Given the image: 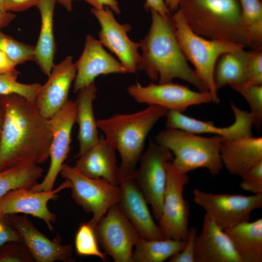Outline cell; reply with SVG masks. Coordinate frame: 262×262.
<instances>
[{
  "label": "cell",
  "mask_w": 262,
  "mask_h": 262,
  "mask_svg": "<svg viewBox=\"0 0 262 262\" xmlns=\"http://www.w3.org/2000/svg\"><path fill=\"white\" fill-rule=\"evenodd\" d=\"M240 188L253 194H262V161L249 169L241 177Z\"/></svg>",
  "instance_id": "obj_35"
},
{
  "label": "cell",
  "mask_w": 262,
  "mask_h": 262,
  "mask_svg": "<svg viewBox=\"0 0 262 262\" xmlns=\"http://www.w3.org/2000/svg\"><path fill=\"white\" fill-rule=\"evenodd\" d=\"M220 156L223 165L229 173L241 177L262 161V137L251 135L223 139Z\"/></svg>",
  "instance_id": "obj_23"
},
{
  "label": "cell",
  "mask_w": 262,
  "mask_h": 262,
  "mask_svg": "<svg viewBox=\"0 0 262 262\" xmlns=\"http://www.w3.org/2000/svg\"><path fill=\"white\" fill-rule=\"evenodd\" d=\"M242 262H262V218L224 230Z\"/></svg>",
  "instance_id": "obj_27"
},
{
  "label": "cell",
  "mask_w": 262,
  "mask_h": 262,
  "mask_svg": "<svg viewBox=\"0 0 262 262\" xmlns=\"http://www.w3.org/2000/svg\"><path fill=\"white\" fill-rule=\"evenodd\" d=\"M176 36L186 59L206 85L212 97L213 102L219 98L214 80V70L218 58L223 54L244 47L235 43L210 39L194 32L181 13L177 10L171 15Z\"/></svg>",
  "instance_id": "obj_6"
},
{
  "label": "cell",
  "mask_w": 262,
  "mask_h": 262,
  "mask_svg": "<svg viewBox=\"0 0 262 262\" xmlns=\"http://www.w3.org/2000/svg\"></svg>",
  "instance_id": "obj_50"
},
{
  "label": "cell",
  "mask_w": 262,
  "mask_h": 262,
  "mask_svg": "<svg viewBox=\"0 0 262 262\" xmlns=\"http://www.w3.org/2000/svg\"><path fill=\"white\" fill-rule=\"evenodd\" d=\"M195 262H242L225 231L205 214L195 243Z\"/></svg>",
  "instance_id": "obj_21"
},
{
  "label": "cell",
  "mask_w": 262,
  "mask_h": 262,
  "mask_svg": "<svg viewBox=\"0 0 262 262\" xmlns=\"http://www.w3.org/2000/svg\"><path fill=\"white\" fill-rule=\"evenodd\" d=\"M76 73L71 56L54 65L48 79L42 85L35 103L44 116L51 118L68 100V94Z\"/></svg>",
  "instance_id": "obj_18"
},
{
  "label": "cell",
  "mask_w": 262,
  "mask_h": 262,
  "mask_svg": "<svg viewBox=\"0 0 262 262\" xmlns=\"http://www.w3.org/2000/svg\"><path fill=\"white\" fill-rule=\"evenodd\" d=\"M185 240H148L139 237L134 246L132 262H163L180 251Z\"/></svg>",
  "instance_id": "obj_28"
},
{
  "label": "cell",
  "mask_w": 262,
  "mask_h": 262,
  "mask_svg": "<svg viewBox=\"0 0 262 262\" xmlns=\"http://www.w3.org/2000/svg\"><path fill=\"white\" fill-rule=\"evenodd\" d=\"M91 12L100 24L99 42L117 57L126 73H135L140 58V43L132 41L129 37L131 25L118 22L108 7L101 10L92 8Z\"/></svg>",
  "instance_id": "obj_14"
},
{
  "label": "cell",
  "mask_w": 262,
  "mask_h": 262,
  "mask_svg": "<svg viewBox=\"0 0 262 262\" xmlns=\"http://www.w3.org/2000/svg\"><path fill=\"white\" fill-rule=\"evenodd\" d=\"M177 10L199 35L250 47L238 0H180Z\"/></svg>",
  "instance_id": "obj_4"
},
{
  "label": "cell",
  "mask_w": 262,
  "mask_h": 262,
  "mask_svg": "<svg viewBox=\"0 0 262 262\" xmlns=\"http://www.w3.org/2000/svg\"><path fill=\"white\" fill-rule=\"evenodd\" d=\"M19 74L16 69L10 72L0 73V95L16 94L35 102L42 84L19 82L16 81Z\"/></svg>",
  "instance_id": "obj_31"
},
{
  "label": "cell",
  "mask_w": 262,
  "mask_h": 262,
  "mask_svg": "<svg viewBox=\"0 0 262 262\" xmlns=\"http://www.w3.org/2000/svg\"><path fill=\"white\" fill-rule=\"evenodd\" d=\"M11 222L12 227L19 234L21 242L35 261H73L71 245H63L57 240L49 239L40 232L26 216H13Z\"/></svg>",
  "instance_id": "obj_20"
},
{
  "label": "cell",
  "mask_w": 262,
  "mask_h": 262,
  "mask_svg": "<svg viewBox=\"0 0 262 262\" xmlns=\"http://www.w3.org/2000/svg\"><path fill=\"white\" fill-rule=\"evenodd\" d=\"M62 176L69 181L71 196L75 202L92 217L88 223L95 228L109 208L120 199L119 185L100 178H91L79 172L74 166L64 164Z\"/></svg>",
  "instance_id": "obj_7"
},
{
  "label": "cell",
  "mask_w": 262,
  "mask_h": 262,
  "mask_svg": "<svg viewBox=\"0 0 262 262\" xmlns=\"http://www.w3.org/2000/svg\"><path fill=\"white\" fill-rule=\"evenodd\" d=\"M4 0H0V7L3 6V4Z\"/></svg>",
  "instance_id": "obj_48"
},
{
  "label": "cell",
  "mask_w": 262,
  "mask_h": 262,
  "mask_svg": "<svg viewBox=\"0 0 262 262\" xmlns=\"http://www.w3.org/2000/svg\"><path fill=\"white\" fill-rule=\"evenodd\" d=\"M198 234L197 229L192 227L189 228L182 249L175 254L170 259V262H195V243Z\"/></svg>",
  "instance_id": "obj_37"
},
{
  "label": "cell",
  "mask_w": 262,
  "mask_h": 262,
  "mask_svg": "<svg viewBox=\"0 0 262 262\" xmlns=\"http://www.w3.org/2000/svg\"><path fill=\"white\" fill-rule=\"evenodd\" d=\"M21 242H11L0 252V262H32L34 260Z\"/></svg>",
  "instance_id": "obj_36"
},
{
  "label": "cell",
  "mask_w": 262,
  "mask_h": 262,
  "mask_svg": "<svg viewBox=\"0 0 262 262\" xmlns=\"http://www.w3.org/2000/svg\"><path fill=\"white\" fill-rule=\"evenodd\" d=\"M91 5L93 8L101 10L106 7H108L112 11L117 14L120 13V9L117 0H82Z\"/></svg>",
  "instance_id": "obj_42"
},
{
  "label": "cell",
  "mask_w": 262,
  "mask_h": 262,
  "mask_svg": "<svg viewBox=\"0 0 262 262\" xmlns=\"http://www.w3.org/2000/svg\"><path fill=\"white\" fill-rule=\"evenodd\" d=\"M187 174L180 173L167 164V182L164 196L162 212L158 220L163 238L184 240L189 230L190 207L183 192L188 182Z\"/></svg>",
  "instance_id": "obj_10"
},
{
  "label": "cell",
  "mask_w": 262,
  "mask_h": 262,
  "mask_svg": "<svg viewBox=\"0 0 262 262\" xmlns=\"http://www.w3.org/2000/svg\"><path fill=\"white\" fill-rule=\"evenodd\" d=\"M2 121H3V114L2 109L0 105V139L1 133L2 126Z\"/></svg>",
  "instance_id": "obj_47"
},
{
  "label": "cell",
  "mask_w": 262,
  "mask_h": 262,
  "mask_svg": "<svg viewBox=\"0 0 262 262\" xmlns=\"http://www.w3.org/2000/svg\"><path fill=\"white\" fill-rule=\"evenodd\" d=\"M119 186L120 196L117 205L139 236L148 240L163 239L160 228L149 211L148 203L135 180H124Z\"/></svg>",
  "instance_id": "obj_19"
},
{
  "label": "cell",
  "mask_w": 262,
  "mask_h": 262,
  "mask_svg": "<svg viewBox=\"0 0 262 262\" xmlns=\"http://www.w3.org/2000/svg\"><path fill=\"white\" fill-rule=\"evenodd\" d=\"M150 11L151 24L140 42L142 53L138 69L144 71L148 77L158 83L180 79L199 91H208L183 53L171 17L165 18L155 11Z\"/></svg>",
  "instance_id": "obj_2"
},
{
  "label": "cell",
  "mask_w": 262,
  "mask_h": 262,
  "mask_svg": "<svg viewBox=\"0 0 262 262\" xmlns=\"http://www.w3.org/2000/svg\"><path fill=\"white\" fill-rule=\"evenodd\" d=\"M75 115V101L68 99L63 107L49 119L52 133L49 149L50 165L42 181L30 189L32 191L53 190L57 177L70 150Z\"/></svg>",
  "instance_id": "obj_13"
},
{
  "label": "cell",
  "mask_w": 262,
  "mask_h": 262,
  "mask_svg": "<svg viewBox=\"0 0 262 262\" xmlns=\"http://www.w3.org/2000/svg\"><path fill=\"white\" fill-rule=\"evenodd\" d=\"M95 228L88 222L81 224L75 238L77 254L80 256H95L106 261V255L100 250Z\"/></svg>",
  "instance_id": "obj_32"
},
{
  "label": "cell",
  "mask_w": 262,
  "mask_h": 262,
  "mask_svg": "<svg viewBox=\"0 0 262 262\" xmlns=\"http://www.w3.org/2000/svg\"><path fill=\"white\" fill-rule=\"evenodd\" d=\"M241 48L222 54L214 70V80L218 90L229 85L231 88L247 83L249 79V51Z\"/></svg>",
  "instance_id": "obj_26"
},
{
  "label": "cell",
  "mask_w": 262,
  "mask_h": 262,
  "mask_svg": "<svg viewBox=\"0 0 262 262\" xmlns=\"http://www.w3.org/2000/svg\"><path fill=\"white\" fill-rule=\"evenodd\" d=\"M39 0H4L2 7L10 12H21L35 6Z\"/></svg>",
  "instance_id": "obj_39"
},
{
  "label": "cell",
  "mask_w": 262,
  "mask_h": 262,
  "mask_svg": "<svg viewBox=\"0 0 262 262\" xmlns=\"http://www.w3.org/2000/svg\"><path fill=\"white\" fill-rule=\"evenodd\" d=\"M69 186V181L66 180L58 188L50 191L33 192L28 188L11 190L0 199V214H31L43 220L52 230V223L56 221V216L49 210L48 202L58 198V193Z\"/></svg>",
  "instance_id": "obj_16"
},
{
  "label": "cell",
  "mask_w": 262,
  "mask_h": 262,
  "mask_svg": "<svg viewBox=\"0 0 262 262\" xmlns=\"http://www.w3.org/2000/svg\"><path fill=\"white\" fill-rule=\"evenodd\" d=\"M164 1L170 12L174 13L178 10L180 0H164Z\"/></svg>",
  "instance_id": "obj_45"
},
{
  "label": "cell",
  "mask_w": 262,
  "mask_h": 262,
  "mask_svg": "<svg viewBox=\"0 0 262 262\" xmlns=\"http://www.w3.org/2000/svg\"><path fill=\"white\" fill-rule=\"evenodd\" d=\"M16 242H21L18 233L13 228L3 224L0 229V248L7 244Z\"/></svg>",
  "instance_id": "obj_40"
},
{
  "label": "cell",
  "mask_w": 262,
  "mask_h": 262,
  "mask_svg": "<svg viewBox=\"0 0 262 262\" xmlns=\"http://www.w3.org/2000/svg\"><path fill=\"white\" fill-rule=\"evenodd\" d=\"M250 47H262V0H238Z\"/></svg>",
  "instance_id": "obj_30"
},
{
  "label": "cell",
  "mask_w": 262,
  "mask_h": 262,
  "mask_svg": "<svg viewBox=\"0 0 262 262\" xmlns=\"http://www.w3.org/2000/svg\"><path fill=\"white\" fill-rule=\"evenodd\" d=\"M223 139L171 128L159 131L154 137L155 142L171 152V164L178 172L187 174L203 168L213 175H218L223 167L220 156Z\"/></svg>",
  "instance_id": "obj_5"
},
{
  "label": "cell",
  "mask_w": 262,
  "mask_h": 262,
  "mask_svg": "<svg viewBox=\"0 0 262 262\" xmlns=\"http://www.w3.org/2000/svg\"><path fill=\"white\" fill-rule=\"evenodd\" d=\"M0 171L25 163L46 162L52 140L49 119L35 102L18 95H0Z\"/></svg>",
  "instance_id": "obj_1"
},
{
  "label": "cell",
  "mask_w": 262,
  "mask_h": 262,
  "mask_svg": "<svg viewBox=\"0 0 262 262\" xmlns=\"http://www.w3.org/2000/svg\"><path fill=\"white\" fill-rule=\"evenodd\" d=\"M15 17L16 15L12 12L0 7V30L7 26Z\"/></svg>",
  "instance_id": "obj_44"
},
{
  "label": "cell",
  "mask_w": 262,
  "mask_h": 262,
  "mask_svg": "<svg viewBox=\"0 0 262 262\" xmlns=\"http://www.w3.org/2000/svg\"><path fill=\"white\" fill-rule=\"evenodd\" d=\"M97 88L95 82L78 92L75 100V123L78 125V158L94 146L99 140L97 120L93 111V103L97 97Z\"/></svg>",
  "instance_id": "obj_24"
},
{
  "label": "cell",
  "mask_w": 262,
  "mask_h": 262,
  "mask_svg": "<svg viewBox=\"0 0 262 262\" xmlns=\"http://www.w3.org/2000/svg\"><path fill=\"white\" fill-rule=\"evenodd\" d=\"M144 7L147 10L155 11L165 18H170L172 15L164 0H146Z\"/></svg>",
  "instance_id": "obj_41"
},
{
  "label": "cell",
  "mask_w": 262,
  "mask_h": 262,
  "mask_svg": "<svg viewBox=\"0 0 262 262\" xmlns=\"http://www.w3.org/2000/svg\"><path fill=\"white\" fill-rule=\"evenodd\" d=\"M232 88L243 97L248 103L253 126L260 131L262 124V84H244Z\"/></svg>",
  "instance_id": "obj_34"
},
{
  "label": "cell",
  "mask_w": 262,
  "mask_h": 262,
  "mask_svg": "<svg viewBox=\"0 0 262 262\" xmlns=\"http://www.w3.org/2000/svg\"><path fill=\"white\" fill-rule=\"evenodd\" d=\"M3 224L0 223V229L2 227Z\"/></svg>",
  "instance_id": "obj_49"
},
{
  "label": "cell",
  "mask_w": 262,
  "mask_h": 262,
  "mask_svg": "<svg viewBox=\"0 0 262 262\" xmlns=\"http://www.w3.org/2000/svg\"><path fill=\"white\" fill-rule=\"evenodd\" d=\"M16 66L7 55L0 50V73L13 71L16 70Z\"/></svg>",
  "instance_id": "obj_43"
},
{
  "label": "cell",
  "mask_w": 262,
  "mask_h": 262,
  "mask_svg": "<svg viewBox=\"0 0 262 262\" xmlns=\"http://www.w3.org/2000/svg\"><path fill=\"white\" fill-rule=\"evenodd\" d=\"M115 151L104 136L101 135L94 146L77 158L74 166L87 177L102 179L119 185L120 180Z\"/></svg>",
  "instance_id": "obj_22"
},
{
  "label": "cell",
  "mask_w": 262,
  "mask_h": 262,
  "mask_svg": "<svg viewBox=\"0 0 262 262\" xmlns=\"http://www.w3.org/2000/svg\"><path fill=\"white\" fill-rule=\"evenodd\" d=\"M57 0H39L35 6L41 16V28L34 46V61L46 76L50 74L54 64L56 45L53 34V15Z\"/></svg>",
  "instance_id": "obj_25"
},
{
  "label": "cell",
  "mask_w": 262,
  "mask_h": 262,
  "mask_svg": "<svg viewBox=\"0 0 262 262\" xmlns=\"http://www.w3.org/2000/svg\"><path fill=\"white\" fill-rule=\"evenodd\" d=\"M95 229L106 254L115 262H132L133 248L140 237L117 204L109 208Z\"/></svg>",
  "instance_id": "obj_12"
},
{
  "label": "cell",
  "mask_w": 262,
  "mask_h": 262,
  "mask_svg": "<svg viewBox=\"0 0 262 262\" xmlns=\"http://www.w3.org/2000/svg\"><path fill=\"white\" fill-rule=\"evenodd\" d=\"M34 46L19 42L3 33L0 30V50L16 66L34 61Z\"/></svg>",
  "instance_id": "obj_33"
},
{
  "label": "cell",
  "mask_w": 262,
  "mask_h": 262,
  "mask_svg": "<svg viewBox=\"0 0 262 262\" xmlns=\"http://www.w3.org/2000/svg\"><path fill=\"white\" fill-rule=\"evenodd\" d=\"M73 0H57V2L61 4L68 12L72 10Z\"/></svg>",
  "instance_id": "obj_46"
},
{
  "label": "cell",
  "mask_w": 262,
  "mask_h": 262,
  "mask_svg": "<svg viewBox=\"0 0 262 262\" xmlns=\"http://www.w3.org/2000/svg\"><path fill=\"white\" fill-rule=\"evenodd\" d=\"M43 169L32 162L19 164L0 171V199L9 191L31 189L42 176Z\"/></svg>",
  "instance_id": "obj_29"
},
{
  "label": "cell",
  "mask_w": 262,
  "mask_h": 262,
  "mask_svg": "<svg viewBox=\"0 0 262 262\" xmlns=\"http://www.w3.org/2000/svg\"><path fill=\"white\" fill-rule=\"evenodd\" d=\"M167 111L160 106L149 105L135 112L115 114L97 120L104 138L120 156V182L133 179L147 135Z\"/></svg>",
  "instance_id": "obj_3"
},
{
  "label": "cell",
  "mask_w": 262,
  "mask_h": 262,
  "mask_svg": "<svg viewBox=\"0 0 262 262\" xmlns=\"http://www.w3.org/2000/svg\"><path fill=\"white\" fill-rule=\"evenodd\" d=\"M235 120L228 127H219L213 122L204 121L174 111H168L166 117V128L177 129L197 134H211L224 139H232L252 135L253 122L249 112L239 108L230 102Z\"/></svg>",
  "instance_id": "obj_15"
},
{
  "label": "cell",
  "mask_w": 262,
  "mask_h": 262,
  "mask_svg": "<svg viewBox=\"0 0 262 262\" xmlns=\"http://www.w3.org/2000/svg\"><path fill=\"white\" fill-rule=\"evenodd\" d=\"M130 95L139 103L158 106L167 111L183 113L188 108L213 102L208 91H196L172 82L151 83L144 86L137 82L128 87Z\"/></svg>",
  "instance_id": "obj_11"
},
{
  "label": "cell",
  "mask_w": 262,
  "mask_h": 262,
  "mask_svg": "<svg viewBox=\"0 0 262 262\" xmlns=\"http://www.w3.org/2000/svg\"><path fill=\"white\" fill-rule=\"evenodd\" d=\"M249 79L246 84H262V47L249 51Z\"/></svg>",
  "instance_id": "obj_38"
},
{
  "label": "cell",
  "mask_w": 262,
  "mask_h": 262,
  "mask_svg": "<svg viewBox=\"0 0 262 262\" xmlns=\"http://www.w3.org/2000/svg\"><path fill=\"white\" fill-rule=\"evenodd\" d=\"M75 64V93L94 82L99 75L126 73L120 62L105 50L98 40L90 34L86 35L83 51Z\"/></svg>",
  "instance_id": "obj_17"
},
{
  "label": "cell",
  "mask_w": 262,
  "mask_h": 262,
  "mask_svg": "<svg viewBox=\"0 0 262 262\" xmlns=\"http://www.w3.org/2000/svg\"><path fill=\"white\" fill-rule=\"evenodd\" d=\"M173 158L169 149L150 139L140 159L139 167L136 168L133 178L158 221L162 212L167 164Z\"/></svg>",
  "instance_id": "obj_8"
},
{
  "label": "cell",
  "mask_w": 262,
  "mask_h": 262,
  "mask_svg": "<svg viewBox=\"0 0 262 262\" xmlns=\"http://www.w3.org/2000/svg\"><path fill=\"white\" fill-rule=\"evenodd\" d=\"M194 202L223 230L249 221L251 212L262 207V194H213L194 190Z\"/></svg>",
  "instance_id": "obj_9"
}]
</instances>
